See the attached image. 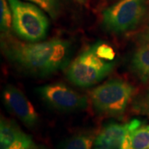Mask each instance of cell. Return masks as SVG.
Segmentation results:
<instances>
[{
	"mask_svg": "<svg viewBox=\"0 0 149 149\" xmlns=\"http://www.w3.org/2000/svg\"><path fill=\"white\" fill-rule=\"evenodd\" d=\"M2 48L12 63L37 76L50 75L65 68L72 53L71 43L60 38L41 42H22L8 35L2 37Z\"/></svg>",
	"mask_w": 149,
	"mask_h": 149,
	"instance_id": "obj_1",
	"label": "cell"
},
{
	"mask_svg": "<svg viewBox=\"0 0 149 149\" xmlns=\"http://www.w3.org/2000/svg\"><path fill=\"white\" fill-rule=\"evenodd\" d=\"M136 95L135 88L121 79H113L93 89L91 101L95 112L105 117H119Z\"/></svg>",
	"mask_w": 149,
	"mask_h": 149,
	"instance_id": "obj_2",
	"label": "cell"
},
{
	"mask_svg": "<svg viewBox=\"0 0 149 149\" xmlns=\"http://www.w3.org/2000/svg\"><path fill=\"white\" fill-rule=\"evenodd\" d=\"M115 65V61H107L98 54L95 44L91 45L68 65L65 76L79 87H90L104 79Z\"/></svg>",
	"mask_w": 149,
	"mask_h": 149,
	"instance_id": "obj_3",
	"label": "cell"
},
{
	"mask_svg": "<svg viewBox=\"0 0 149 149\" xmlns=\"http://www.w3.org/2000/svg\"><path fill=\"white\" fill-rule=\"evenodd\" d=\"M12 11V28L22 40L36 42L43 40L49 30V20L36 5L21 0H8Z\"/></svg>",
	"mask_w": 149,
	"mask_h": 149,
	"instance_id": "obj_4",
	"label": "cell"
},
{
	"mask_svg": "<svg viewBox=\"0 0 149 149\" xmlns=\"http://www.w3.org/2000/svg\"><path fill=\"white\" fill-rule=\"evenodd\" d=\"M147 13V0H118L103 11L102 25L112 33L128 32L143 24Z\"/></svg>",
	"mask_w": 149,
	"mask_h": 149,
	"instance_id": "obj_5",
	"label": "cell"
},
{
	"mask_svg": "<svg viewBox=\"0 0 149 149\" xmlns=\"http://www.w3.org/2000/svg\"><path fill=\"white\" fill-rule=\"evenodd\" d=\"M37 94L45 103L64 112L82 110L86 108L87 97L70 89L63 83H53L37 88Z\"/></svg>",
	"mask_w": 149,
	"mask_h": 149,
	"instance_id": "obj_6",
	"label": "cell"
},
{
	"mask_svg": "<svg viewBox=\"0 0 149 149\" xmlns=\"http://www.w3.org/2000/svg\"><path fill=\"white\" fill-rule=\"evenodd\" d=\"M7 107L27 127H34L38 122V114L26 95L14 85H8L3 92Z\"/></svg>",
	"mask_w": 149,
	"mask_h": 149,
	"instance_id": "obj_7",
	"label": "cell"
},
{
	"mask_svg": "<svg viewBox=\"0 0 149 149\" xmlns=\"http://www.w3.org/2000/svg\"><path fill=\"white\" fill-rule=\"evenodd\" d=\"M142 124L139 119H133L125 123H107L95 139L94 149H121L126 135Z\"/></svg>",
	"mask_w": 149,
	"mask_h": 149,
	"instance_id": "obj_8",
	"label": "cell"
},
{
	"mask_svg": "<svg viewBox=\"0 0 149 149\" xmlns=\"http://www.w3.org/2000/svg\"><path fill=\"white\" fill-rule=\"evenodd\" d=\"M0 149H37L32 138L13 120L1 118Z\"/></svg>",
	"mask_w": 149,
	"mask_h": 149,
	"instance_id": "obj_9",
	"label": "cell"
},
{
	"mask_svg": "<svg viewBox=\"0 0 149 149\" xmlns=\"http://www.w3.org/2000/svg\"><path fill=\"white\" fill-rule=\"evenodd\" d=\"M131 59V70L144 84H149V42H138Z\"/></svg>",
	"mask_w": 149,
	"mask_h": 149,
	"instance_id": "obj_10",
	"label": "cell"
},
{
	"mask_svg": "<svg viewBox=\"0 0 149 149\" xmlns=\"http://www.w3.org/2000/svg\"><path fill=\"white\" fill-rule=\"evenodd\" d=\"M121 149H149V124L140 125L126 135Z\"/></svg>",
	"mask_w": 149,
	"mask_h": 149,
	"instance_id": "obj_11",
	"label": "cell"
},
{
	"mask_svg": "<svg viewBox=\"0 0 149 149\" xmlns=\"http://www.w3.org/2000/svg\"><path fill=\"white\" fill-rule=\"evenodd\" d=\"M94 142L90 133H77L65 139L59 149H94Z\"/></svg>",
	"mask_w": 149,
	"mask_h": 149,
	"instance_id": "obj_12",
	"label": "cell"
},
{
	"mask_svg": "<svg viewBox=\"0 0 149 149\" xmlns=\"http://www.w3.org/2000/svg\"><path fill=\"white\" fill-rule=\"evenodd\" d=\"M131 108L135 113L149 118V84L144 90L135 95Z\"/></svg>",
	"mask_w": 149,
	"mask_h": 149,
	"instance_id": "obj_13",
	"label": "cell"
},
{
	"mask_svg": "<svg viewBox=\"0 0 149 149\" xmlns=\"http://www.w3.org/2000/svg\"><path fill=\"white\" fill-rule=\"evenodd\" d=\"M0 11H1V32L2 37L9 35L10 27L12 26V11L8 0H0Z\"/></svg>",
	"mask_w": 149,
	"mask_h": 149,
	"instance_id": "obj_14",
	"label": "cell"
},
{
	"mask_svg": "<svg viewBox=\"0 0 149 149\" xmlns=\"http://www.w3.org/2000/svg\"><path fill=\"white\" fill-rule=\"evenodd\" d=\"M37 4L42 10L47 13L52 18L56 19L60 14L61 4L60 0H27Z\"/></svg>",
	"mask_w": 149,
	"mask_h": 149,
	"instance_id": "obj_15",
	"label": "cell"
},
{
	"mask_svg": "<svg viewBox=\"0 0 149 149\" xmlns=\"http://www.w3.org/2000/svg\"><path fill=\"white\" fill-rule=\"evenodd\" d=\"M96 50L98 54L101 56L102 58L105 59L107 61H115L116 53L109 45L104 42H97L95 43Z\"/></svg>",
	"mask_w": 149,
	"mask_h": 149,
	"instance_id": "obj_16",
	"label": "cell"
},
{
	"mask_svg": "<svg viewBox=\"0 0 149 149\" xmlns=\"http://www.w3.org/2000/svg\"><path fill=\"white\" fill-rule=\"evenodd\" d=\"M137 41L138 42H149V13L146 16L141 29L137 33Z\"/></svg>",
	"mask_w": 149,
	"mask_h": 149,
	"instance_id": "obj_17",
	"label": "cell"
},
{
	"mask_svg": "<svg viewBox=\"0 0 149 149\" xmlns=\"http://www.w3.org/2000/svg\"><path fill=\"white\" fill-rule=\"evenodd\" d=\"M75 1H77L78 3H80L81 4H84V3H85V2H86V0H75Z\"/></svg>",
	"mask_w": 149,
	"mask_h": 149,
	"instance_id": "obj_18",
	"label": "cell"
}]
</instances>
